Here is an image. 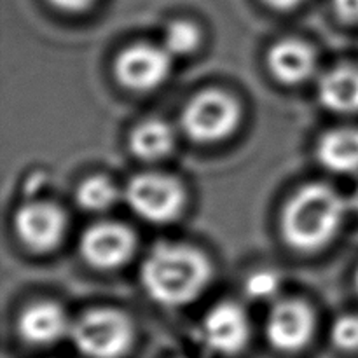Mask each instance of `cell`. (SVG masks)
Returning a JSON list of instances; mask_svg holds the SVG:
<instances>
[{
  "mask_svg": "<svg viewBox=\"0 0 358 358\" xmlns=\"http://www.w3.org/2000/svg\"><path fill=\"white\" fill-rule=\"evenodd\" d=\"M142 285L157 304L177 308L198 299L212 276V264L196 248L159 243L142 264Z\"/></svg>",
  "mask_w": 358,
  "mask_h": 358,
  "instance_id": "6da1fadb",
  "label": "cell"
},
{
  "mask_svg": "<svg viewBox=\"0 0 358 358\" xmlns=\"http://www.w3.org/2000/svg\"><path fill=\"white\" fill-rule=\"evenodd\" d=\"M346 210L348 201L329 185H304L283 208V238L296 250H320L334 240Z\"/></svg>",
  "mask_w": 358,
  "mask_h": 358,
  "instance_id": "7a4b0ae2",
  "label": "cell"
},
{
  "mask_svg": "<svg viewBox=\"0 0 358 358\" xmlns=\"http://www.w3.org/2000/svg\"><path fill=\"white\" fill-rule=\"evenodd\" d=\"M73 345L87 358H122L135 339L131 320L114 308H94L70 329Z\"/></svg>",
  "mask_w": 358,
  "mask_h": 358,
  "instance_id": "3957f363",
  "label": "cell"
},
{
  "mask_svg": "<svg viewBox=\"0 0 358 358\" xmlns=\"http://www.w3.org/2000/svg\"><path fill=\"white\" fill-rule=\"evenodd\" d=\"M240 117V105L231 94L208 90L187 101L182 112V126L196 142L212 143L227 138L238 128Z\"/></svg>",
  "mask_w": 358,
  "mask_h": 358,
  "instance_id": "277c9868",
  "label": "cell"
},
{
  "mask_svg": "<svg viewBox=\"0 0 358 358\" xmlns=\"http://www.w3.org/2000/svg\"><path fill=\"white\" fill-rule=\"evenodd\" d=\"M126 201L142 219L166 224L182 213L185 192L180 182L170 175L140 173L129 180Z\"/></svg>",
  "mask_w": 358,
  "mask_h": 358,
  "instance_id": "5b68a950",
  "label": "cell"
},
{
  "mask_svg": "<svg viewBox=\"0 0 358 358\" xmlns=\"http://www.w3.org/2000/svg\"><path fill=\"white\" fill-rule=\"evenodd\" d=\"M171 55L152 44H133L115 59L114 72L119 83L133 91H150L170 76Z\"/></svg>",
  "mask_w": 358,
  "mask_h": 358,
  "instance_id": "8992f818",
  "label": "cell"
},
{
  "mask_svg": "<svg viewBox=\"0 0 358 358\" xmlns=\"http://www.w3.org/2000/svg\"><path fill=\"white\" fill-rule=\"evenodd\" d=\"M14 229L24 247L44 254L62 243L66 231V217L63 210L52 203L30 201L16 212Z\"/></svg>",
  "mask_w": 358,
  "mask_h": 358,
  "instance_id": "52a82bcc",
  "label": "cell"
},
{
  "mask_svg": "<svg viewBox=\"0 0 358 358\" xmlns=\"http://www.w3.org/2000/svg\"><path fill=\"white\" fill-rule=\"evenodd\" d=\"M136 240L131 229L119 222L91 226L80 238V255L96 269H115L135 254Z\"/></svg>",
  "mask_w": 358,
  "mask_h": 358,
  "instance_id": "ba28073f",
  "label": "cell"
},
{
  "mask_svg": "<svg viewBox=\"0 0 358 358\" xmlns=\"http://www.w3.org/2000/svg\"><path fill=\"white\" fill-rule=\"evenodd\" d=\"M315 332V315L306 303L285 299L275 304L266 324V336L273 348L283 353L303 350Z\"/></svg>",
  "mask_w": 358,
  "mask_h": 358,
  "instance_id": "9c48e42d",
  "label": "cell"
},
{
  "mask_svg": "<svg viewBox=\"0 0 358 358\" xmlns=\"http://www.w3.org/2000/svg\"><path fill=\"white\" fill-rule=\"evenodd\" d=\"M201 338L213 353L224 357L238 355L250 339L247 313L229 301L215 304L203 318Z\"/></svg>",
  "mask_w": 358,
  "mask_h": 358,
  "instance_id": "30bf717a",
  "label": "cell"
},
{
  "mask_svg": "<svg viewBox=\"0 0 358 358\" xmlns=\"http://www.w3.org/2000/svg\"><path fill=\"white\" fill-rule=\"evenodd\" d=\"M69 318L59 304L44 301L28 306L17 320V332L28 345L48 346L70 332Z\"/></svg>",
  "mask_w": 358,
  "mask_h": 358,
  "instance_id": "8fae6325",
  "label": "cell"
},
{
  "mask_svg": "<svg viewBox=\"0 0 358 358\" xmlns=\"http://www.w3.org/2000/svg\"><path fill=\"white\" fill-rule=\"evenodd\" d=\"M268 66L276 80L294 86L313 76L317 69V55L303 41L285 38L269 49Z\"/></svg>",
  "mask_w": 358,
  "mask_h": 358,
  "instance_id": "7c38bea8",
  "label": "cell"
},
{
  "mask_svg": "<svg viewBox=\"0 0 358 358\" xmlns=\"http://www.w3.org/2000/svg\"><path fill=\"white\" fill-rule=\"evenodd\" d=\"M318 96L325 108L338 114L358 112V66L332 69L318 84Z\"/></svg>",
  "mask_w": 358,
  "mask_h": 358,
  "instance_id": "4fadbf2b",
  "label": "cell"
},
{
  "mask_svg": "<svg viewBox=\"0 0 358 358\" xmlns=\"http://www.w3.org/2000/svg\"><path fill=\"white\" fill-rule=\"evenodd\" d=\"M318 161L336 173L358 171V128H339L325 133L318 142Z\"/></svg>",
  "mask_w": 358,
  "mask_h": 358,
  "instance_id": "5bb4252c",
  "label": "cell"
},
{
  "mask_svg": "<svg viewBox=\"0 0 358 358\" xmlns=\"http://www.w3.org/2000/svg\"><path fill=\"white\" fill-rule=\"evenodd\" d=\"M175 133L164 121L147 119L129 135V149L138 159L157 161L173 150Z\"/></svg>",
  "mask_w": 358,
  "mask_h": 358,
  "instance_id": "9a60e30c",
  "label": "cell"
},
{
  "mask_svg": "<svg viewBox=\"0 0 358 358\" xmlns=\"http://www.w3.org/2000/svg\"><path fill=\"white\" fill-rule=\"evenodd\" d=\"M119 192L115 185L105 177H90L77 187L76 199L86 212H105L115 205Z\"/></svg>",
  "mask_w": 358,
  "mask_h": 358,
  "instance_id": "2e32d148",
  "label": "cell"
},
{
  "mask_svg": "<svg viewBox=\"0 0 358 358\" xmlns=\"http://www.w3.org/2000/svg\"><path fill=\"white\" fill-rule=\"evenodd\" d=\"M163 48L170 52L171 56H185L196 51L201 42V31L198 24L191 21L178 20L173 21L166 27L163 38Z\"/></svg>",
  "mask_w": 358,
  "mask_h": 358,
  "instance_id": "e0dca14e",
  "label": "cell"
},
{
  "mask_svg": "<svg viewBox=\"0 0 358 358\" xmlns=\"http://www.w3.org/2000/svg\"><path fill=\"white\" fill-rule=\"evenodd\" d=\"M331 341L341 352H358V315H343L331 329Z\"/></svg>",
  "mask_w": 358,
  "mask_h": 358,
  "instance_id": "ac0fdd59",
  "label": "cell"
},
{
  "mask_svg": "<svg viewBox=\"0 0 358 358\" xmlns=\"http://www.w3.org/2000/svg\"><path fill=\"white\" fill-rule=\"evenodd\" d=\"M278 287H280V282H278V276H276L275 273L257 271L247 280L245 290H247V296L252 297V299L264 301L275 296Z\"/></svg>",
  "mask_w": 358,
  "mask_h": 358,
  "instance_id": "d6986e66",
  "label": "cell"
},
{
  "mask_svg": "<svg viewBox=\"0 0 358 358\" xmlns=\"http://www.w3.org/2000/svg\"><path fill=\"white\" fill-rule=\"evenodd\" d=\"M334 13L346 23H358V0H332Z\"/></svg>",
  "mask_w": 358,
  "mask_h": 358,
  "instance_id": "ffe728a7",
  "label": "cell"
},
{
  "mask_svg": "<svg viewBox=\"0 0 358 358\" xmlns=\"http://www.w3.org/2000/svg\"><path fill=\"white\" fill-rule=\"evenodd\" d=\"M49 2L66 13H80V10L90 9L96 0H49Z\"/></svg>",
  "mask_w": 358,
  "mask_h": 358,
  "instance_id": "44dd1931",
  "label": "cell"
},
{
  "mask_svg": "<svg viewBox=\"0 0 358 358\" xmlns=\"http://www.w3.org/2000/svg\"><path fill=\"white\" fill-rule=\"evenodd\" d=\"M268 6H271L273 9H278V10H289L294 9V7L299 6L303 0H264Z\"/></svg>",
  "mask_w": 358,
  "mask_h": 358,
  "instance_id": "7402d4cb",
  "label": "cell"
},
{
  "mask_svg": "<svg viewBox=\"0 0 358 358\" xmlns=\"http://www.w3.org/2000/svg\"><path fill=\"white\" fill-rule=\"evenodd\" d=\"M348 208L353 210V212H355V213H358V187L352 192V196H350Z\"/></svg>",
  "mask_w": 358,
  "mask_h": 358,
  "instance_id": "603a6c76",
  "label": "cell"
},
{
  "mask_svg": "<svg viewBox=\"0 0 358 358\" xmlns=\"http://www.w3.org/2000/svg\"><path fill=\"white\" fill-rule=\"evenodd\" d=\"M355 285H357V292H358V271H357V276H355Z\"/></svg>",
  "mask_w": 358,
  "mask_h": 358,
  "instance_id": "cb8c5ba5",
  "label": "cell"
}]
</instances>
